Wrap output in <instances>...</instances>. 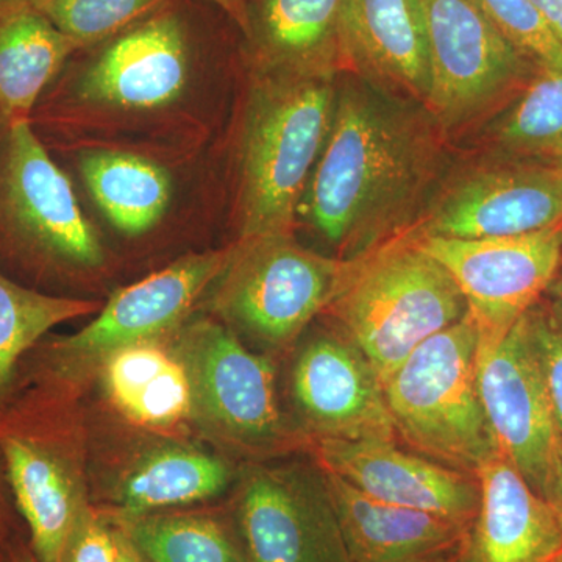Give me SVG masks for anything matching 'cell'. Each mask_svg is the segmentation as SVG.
I'll return each instance as SVG.
<instances>
[{"label":"cell","mask_w":562,"mask_h":562,"mask_svg":"<svg viewBox=\"0 0 562 562\" xmlns=\"http://www.w3.org/2000/svg\"><path fill=\"white\" fill-rule=\"evenodd\" d=\"M165 2L168 0H33L80 49L113 38Z\"/></svg>","instance_id":"obj_29"},{"label":"cell","mask_w":562,"mask_h":562,"mask_svg":"<svg viewBox=\"0 0 562 562\" xmlns=\"http://www.w3.org/2000/svg\"><path fill=\"white\" fill-rule=\"evenodd\" d=\"M547 294L552 295V297L558 299V301L562 302V235L560 268H558L557 277H554L552 286L549 288Z\"/></svg>","instance_id":"obj_39"},{"label":"cell","mask_w":562,"mask_h":562,"mask_svg":"<svg viewBox=\"0 0 562 562\" xmlns=\"http://www.w3.org/2000/svg\"><path fill=\"white\" fill-rule=\"evenodd\" d=\"M58 562H117L116 527L92 503L74 524Z\"/></svg>","instance_id":"obj_32"},{"label":"cell","mask_w":562,"mask_h":562,"mask_svg":"<svg viewBox=\"0 0 562 562\" xmlns=\"http://www.w3.org/2000/svg\"><path fill=\"white\" fill-rule=\"evenodd\" d=\"M232 509L251 562H351L316 461L250 462Z\"/></svg>","instance_id":"obj_12"},{"label":"cell","mask_w":562,"mask_h":562,"mask_svg":"<svg viewBox=\"0 0 562 562\" xmlns=\"http://www.w3.org/2000/svg\"><path fill=\"white\" fill-rule=\"evenodd\" d=\"M322 314L366 355L384 386L417 346L461 321L468 303L441 262L406 233L344 260Z\"/></svg>","instance_id":"obj_4"},{"label":"cell","mask_w":562,"mask_h":562,"mask_svg":"<svg viewBox=\"0 0 562 562\" xmlns=\"http://www.w3.org/2000/svg\"><path fill=\"white\" fill-rule=\"evenodd\" d=\"M553 562H562V552L558 554L557 560H554Z\"/></svg>","instance_id":"obj_42"},{"label":"cell","mask_w":562,"mask_h":562,"mask_svg":"<svg viewBox=\"0 0 562 562\" xmlns=\"http://www.w3.org/2000/svg\"><path fill=\"white\" fill-rule=\"evenodd\" d=\"M231 461L183 441L154 443L114 480L101 509L110 519H127L168 509L191 508L221 497L232 486Z\"/></svg>","instance_id":"obj_21"},{"label":"cell","mask_w":562,"mask_h":562,"mask_svg":"<svg viewBox=\"0 0 562 562\" xmlns=\"http://www.w3.org/2000/svg\"><path fill=\"white\" fill-rule=\"evenodd\" d=\"M449 143L424 105L344 72L301 210L339 260L360 257L416 227L449 169Z\"/></svg>","instance_id":"obj_1"},{"label":"cell","mask_w":562,"mask_h":562,"mask_svg":"<svg viewBox=\"0 0 562 562\" xmlns=\"http://www.w3.org/2000/svg\"><path fill=\"white\" fill-rule=\"evenodd\" d=\"M344 260L305 249L294 235L239 238L214 280L211 310L233 331L286 350L330 303Z\"/></svg>","instance_id":"obj_7"},{"label":"cell","mask_w":562,"mask_h":562,"mask_svg":"<svg viewBox=\"0 0 562 562\" xmlns=\"http://www.w3.org/2000/svg\"><path fill=\"white\" fill-rule=\"evenodd\" d=\"M9 127L10 125L7 124L2 114H0V157H2L3 146H5L7 132H9Z\"/></svg>","instance_id":"obj_41"},{"label":"cell","mask_w":562,"mask_h":562,"mask_svg":"<svg viewBox=\"0 0 562 562\" xmlns=\"http://www.w3.org/2000/svg\"><path fill=\"white\" fill-rule=\"evenodd\" d=\"M0 236L32 265L98 268L102 244L81 213L72 184L33 132L14 122L0 157Z\"/></svg>","instance_id":"obj_11"},{"label":"cell","mask_w":562,"mask_h":562,"mask_svg":"<svg viewBox=\"0 0 562 562\" xmlns=\"http://www.w3.org/2000/svg\"><path fill=\"white\" fill-rule=\"evenodd\" d=\"M314 461L375 501L432 514L471 528L480 505L476 475L412 452L397 441L310 443Z\"/></svg>","instance_id":"obj_17"},{"label":"cell","mask_w":562,"mask_h":562,"mask_svg":"<svg viewBox=\"0 0 562 562\" xmlns=\"http://www.w3.org/2000/svg\"><path fill=\"white\" fill-rule=\"evenodd\" d=\"M10 562H40L33 554L31 547L27 542L18 541L10 549L9 553Z\"/></svg>","instance_id":"obj_38"},{"label":"cell","mask_w":562,"mask_h":562,"mask_svg":"<svg viewBox=\"0 0 562 562\" xmlns=\"http://www.w3.org/2000/svg\"><path fill=\"white\" fill-rule=\"evenodd\" d=\"M461 552L462 547L460 550H454L452 553L442 554V557L435 558V560L428 562H461Z\"/></svg>","instance_id":"obj_40"},{"label":"cell","mask_w":562,"mask_h":562,"mask_svg":"<svg viewBox=\"0 0 562 562\" xmlns=\"http://www.w3.org/2000/svg\"><path fill=\"white\" fill-rule=\"evenodd\" d=\"M168 342L190 379L191 422L211 441L249 462L310 449L308 438L281 409L271 358L247 349L217 321L192 322Z\"/></svg>","instance_id":"obj_5"},{"label":"cell","mask_w":562,"mask_h":562,"mask_svg":"<svg viewBox=\"0 0 562 562\" xmlns=\"http://www.w3.org/2000/svg\"><path fill=\"white\" fill-rule=\"evenodd\" d=\"M503 38L538 68L562 69V44L531 0H473Z\"/></svg>","instance_id":"obj_30"},{"label":"cell","mask_w":562,"mask_h":562,"mask_svg":"<svg viewBox=\"0 0 562 562\" xmlns=\"http://www.w3.org/2000/svg\"><path fill=\"white\" fill-rule=\"evenodd\" d=\"M203 2L216 7L241 33L244 25H246L247 2L249 0H203Z\"/></svg>","instance_id":"obj_36"},{"label":"cell","mask_w":562,"mask_h":562,"mask_svg":"<svg viewBox=\"0 0 562 562\" xmlns=\"http://www.w3.org/2000/svg\"><path fill=\"white\" fill-rule=\"evenodd\" d=\"M344 0H249L241 50L249 72H346Z\"/></svg>","instance_id":"obj_19"},{"label":"cell","mask_w":562,"mask_h":562,"mask_svg":"<svg viewBox=\"0 0 562 562\" xmlns=\"http://www.w3.org/2000/svg\"><path fill=\"white\" fill-rule=\"evenodd\" d=\"M324 473L351 562H428L464 543L469 528L375 501L339 476Z\"/></svg>","instance_id":"obj_22"},{"label":"cell","mask_w":562,"mask_h":562,"mask_svg":"<svg viewBox=\"0 0 562 562\" xmlns=\"http://www.w3.org/2000/svg\"><path fill=\"white\" fill-rule=\"evenodd\" d=\"M110 520L146 562H251L233 509L179 508Z\"/></svg>","instance_id":"obj_25"},{"label":"cell","mask_w":562,"mask_h":562,"mask_svg":"<svg viewBox=\"0 0 562 562\" xmlns=\"http://www.w3.org/2000/svg\"><path fill=\"white\" fill-rule=\"evenodd\" d=\"M101 308L95 302L33 290L0 272V406L16 391L22 361L52 328Z\"/></svg>","instance_id":"obj_28"},{"label":"cell","mask_w":562,"mask_h":562,"mask_svg":"<svg viewBox=\"0 0 562 562\" xmlns=\"http://www.w3.org/2000/svg\"><path fill=\"white\" fill-rule=\"evenodd\" d=\"M111 405L136 427L172 432L191 424V384L168 338L122 347L101 362Z\"/></svg>","instance_id":"obj_23"},{"label":"cell","mask_w":562,"mask_h":562,"mask_svg":"<svg viewBox=\"0 0 562 562\" xmlns=\"http://www.w3.org/2000/svg\"><path fill=\"white\" fill-rule=\"evenodd\" d=\"M480 149L562 169V69L539 68L482 127Z\"/></svg>","instance_id":"obj_27"},{"label":"cell","mask_w":562,"mask_h":562,"mask_svg":"<svg viewBox=\"0 0 562 562\" xmlns=\"http://www.w3.org/2000/svg\"><path fill=\"white\" fill-rule=\"evenodd\" d=\"M542 498L552 509L554 519L560 524L562 530V439L560 446H558L552 473H550L549 483H547Z\"/></svg>","instance_id":"obj_34"},{"label":"cell","mask_w":562,"mask_h":562,"mask_svg":"<svg viewBox=\"0 0 562 562\" xmlns=\"http://www.w3.org/2000/svg\"><path fill=\"white\" fill-rule=\"evenodd\" d=\"M295 424L310 443L397 441L379 372L341 333L303 344L291 371Z\"/></svg>","instance_id":"obj_15"},{"label":"cell","mask_w":562,"mask_h":562,"mask_svg":"<svg viewBox=\"0 0 562 562\" xmlns=\"http://www.w3.org/2000/svg\"><path fill=\"white\" fill-rule=\"evenodd\" d=\"M80 172L106 220L125 235L150 232L171 203L169 172L138 155L90 151L81 157Z\"/></svg>","instance_id":"obj_26"},{"label":"cell","mask_w":562,"mask_h":562,"mask_svg":"<svg viewBox=\"0 0 562 562\" xmlns=\"http://www.w3.org/2000/svg\"><path fill=\"white\" fill-rule=\"evenodd\" d=\"M0 454L29 547L40 562L60 561L74 524L92 503L76 384H18L0 406Z\"/></svg>","instance_id":"obj_2"},{"label":"cell","mask_w":562,"mask_h":562,"mask_svg":"<svg viewBox=\"0 0 562 562\" xmlns=\"http://www.w3.org/2000/svg\"><path fill=\"white\" fill-rule=\"evenodd\" d=\"M342 41L347 74L427 105L431 66L422 0H344Z\"/></svg>","instance_id":"obj_18"},{"label":"cell","mask_w":562,"mask_h":562,"mask_svg":"<svg viewBox=\"0 0 562 562\" xmlns=\"http://www.w3.org/2000/svg\"><path fill=\"white\" fill-rule=\"evenodd\" d=\"M471 314L425 339L384 383L397 438L422 457L475 475L494 453L476 380Z\"/></svg>","instance_id":"obj_6"},{"label":"cell","mask_w":562,"mask_h":562,"mask_svg":"<svg viewBox=\"0 0 562 562\" xmlns=\"http://www.w3.org/2000/svg\"><path fill=\"white\" fill-rule=\"evenodd\" d=\"M18 517L20 514L14 506L9 480H7L5 465H3L2 454H0V562H10L11 547L21 541L16 536Z\"/></svg>","instance_id":"obj_33"},{"label":"cell","mask_w":562,"mask_h":562,"mask_svg":"<svg viewBox=\"0 0 562 562\" xmlns=\"http://www.w3.org/2000/svg\"><path fill=\"white\" fill-rule=\"evenodd\" d=\"M562 227V169L479 149L450 162L412 235L497 238Z\"/></svg>","instance_id":"obj_9"},{"label":"cell","mask_w":562,"mask_h":562,"mask_svg":"<svg viewBox=\"0 0 562 562\" xmlns=\"http://www.w3.org/2000/svg\"><path fill=\"white\" fill-rule=\"evenodd\" d=\"M77 50L33 0H0V114L7 124L31 121L41 94Z\"/></svg>","instance_id":"obj_24"},{"label":"cell","mask_w":562,"mask_h":562,"mask_svg":"<svg viewBox=\"0 0 562 562\" xmlns=\"http://www.w3.org/2000/svg\"><path fill=\"white\" fill-rule=\"evenodd\" d=\"M531 2L562 44V0H531Z\"/></svg>","instance_id":"obj_35"},{"label":"cell","mask_w":562,"mask_h":562,"mask_svg":"<svg viewBox=\"0 0 562 562\" xmlns=\"http://www.w3.org/2000/svg\"><path fill=\"white\" fill-rule=\"evenodd\" d=\"M231 247L192 254L111 295L87 327L55 341H41L31 380L76 383L83 366L133 344L160 341L179 330L199 299L213 286Z\"/></svg>","instance_id":"obj_10"},{"label":"cell","mask_w":562,"mask_h":562,"mask_svg":"<svg viewBox=\"0 0 562 562\" xmlns=\"http://www.w3.org/2000/svg\"><path fill=\"white\" fill-rule=\"evenodd\" d=\"M522 321L562 436V302L546 294Z\"/></svg>","instance_id":"obj_31"},{"label":"cell","mask_w":562,"mask_h":562,"mask_svg":"<svg viewBox=\"0 0 562 562\" xmlns=\"http://www.w3.org/2000/svg\"><path fill=\"white\" fill-rule=\"evenodd\" d=\"M480 505L462 543L461 562H553L562 530L552 509L501 453L475 473Z\"/></svg>","instance_id":"obj_20"},{"label":"cell","mask_w":562,"mask_h":562,"mask_svg":"<svg viewBox=\"0 0 562 562\" xmlns=\"http://www.w3.org/2000/svg\"><path fill=\"white\" fill-rule=\"evenodd\" d=\"M81 74V98L124 110H154L180 98L190 83L195 31L187 7L168 0L103 41Z\"/></svg>","instance_id":"obj_16"},{"label":"cell","mask_w":562,"mask_h":562,"mask_svg":"<svg viewBox=\"0 0 562 562\" xmlns=\"http://www.w3.org/2000/svg\"><path fill=\"white\" fill-rule=\"evenodd\" d=\"M561 235L562 227L497 238H414L452 276L480 341L495 342L552 286L560 268Z\"/></svg>","instance_id":"obj_13"},{"label":"cell","mask_w":562,"mask_h":562,"mask_svg":"<svg viewBox=\"0 0 562 562\" xmlns=\"http://www.w3.org/2000/svg\"><path fill=\"white\" fill-rule=\"evenodd\" d=\"M116 527V525H114ZM117 530V562H146L138 550L133 547L131 539L116 527Z\"/></svg>","instance_id":"obj_37"},{"label":"cell","mask_w":562,"mask_h":562,"mask_svg":"<svg viewBox=\"0 0 562 562\" xmlns=\"http://www.w3.org/2000/svg\"><path fill=\"white\" fill-rule=\"evenodd\" d=\"M422 7L431 66L425 109L450 140L497 116L539 68L503 38L473 0H422Z\"/></svg>","instance_id":"obj_8"},{"label":"cell","mask_w":562,"mask_h":562,"mask_svg":"<svg viewBox=\"0 0 562 562\" xmlns=\"http://www.w3.org/2000/svg\"><path fill=\"white\" fill-rule=\"evenodd\" d=\"M476 380L495 449L543 497L562 439L524 321L479 341Z\"/></svg>","instance_id":"obj_14"},{"label":"cell","mask_w":562,"mask_h":562,"mask_svg":"<svg viewBox=\"0 0 562 562\" xmlns=\"http://www.w3.org/2000/svg\"><path fill=\"white\" fill-rule=\"evenodd\" d=\"M338 79L250 72L241 138L239 238L294 235L330 132Z\"/></svg>","instance_id":"obj_3"}]
</instances>
